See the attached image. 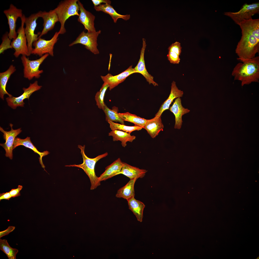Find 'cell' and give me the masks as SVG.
<instances>
[{
	"mask_svg": "<svg viewBox=\"0 0 259 259\" xmlns=\"http://www.w3.org/2000/svg\"><path fill=\"white\" fill-rule=\"evenodd\" d=\"M242 36L235 53L239 61L252 58L259 52V19L244 20L238 25Z\"/></svg>",
	"mask_w": 259,
	"mask_h": 259,
	"instance_id": "obj_1",
	"label": "cell"
},
{
	"mask_svg": "<svg viewBox=\"0 0 259 259\" xmlns=\"http://www.w3.org/2000/svg\"><path fill=\"white\" fill-rule=\"evenodd\" d=\"M234 68L232 75L240 81L242 86L252 82H259V56L240 61Z\"/></svg>",
	"mask_w": 259,
	"mask_h": 259,
	"instance_id": "obj_2",
	"label": "cell"
},
{
	"mask_svg": "<svg viewBox=\"0 0 259 259\" xmlns=\"http://www.w3.org/2000/svg\"><path fill=\"white\" fill-rule=\"evenodd\" d=\"M78 148L81 150V153L83 159V163L81 164L66 165L65 166L75 167L82 169L88 176L91 183V190H93L100 186V181L99 177L96 175L95 172V167L96 163L100 159L107 156L108 153L106 152L99 155L93 158H88L84 152L85 146L79 145Z\"/></svg>",
	"mask_w": 259,
	"mask_h": 259,
	"instance_id": "obj_3",
	"label": "cell"
},
{
	"mask_svg": "<svg viewBox=\"0 0 259 259\" xmlns=\"http://www.w3.org/2000/svg\"><path fill=\"white\" fill-rule=\"evenodd\" d=\"M78 0H67L61 2L53 10L56 13L59 22L61 24L58 32L59 34L66 32L65 27L66 21L70 17L75 15L79 16V6Z\"/></svg>",
	"mask_w": 259,
	"mask_h": 259,
	"instance_id": "obj_4",
	"label": "cell"
},
{
	"mask_svg": "<svg viewBox=\"0 0 259 259\" xmlns=\"http://www.w3.org/2000/svg\"><path fill=\"white\" fill-rule=\"evenodd\" d=\"M49 55L46 54L34 60H29L26 56L22 55L21 59L24 66V77L29 80L34 77L39 78L43 72V70H39L40 65Z\"/></svg>",
	"mask_w": 259,
	"mask_h": 259,
	"instance_id": "obj_5",
	"label": "cell"
},
{
	"mask_svg": "<svg viewBox=\"0 0 259 259\" xmlns=\"http://www.w3.org/2000/svg\"><path fill=\"white\" fill-rule=\"evenodd\" d=\"M259 13V3L257 2L249 4L246 3H244L238 12H224V14L230 17L235 24L238 25L244 20L252 18L253 16Z\"/></svg>",
	"mask_w": 259,
	"mask_h": 259,
	"instance_id": "obj_6",
	"label": "cell"
},
{
	"mask_svg": "<svg viewBox=\"0 0 259 259\" xmlns=\"http://www.w3.org/2000/svg\"><path fill=\"white\" fill-rule=\"evenodd\" d=\"M25 17L24 15L23 14L21 18V24L17 31L18 35L16 38L13 39L11 43L12 48L15 50L13 55L16 58L18 57L20 54L26 56L30 55L29 52L27 39L24 27Z\"/></svg>",
	"mask_w": 259,
	"mask_h": 259,
	"instance_id": "obj_7",
	"label": "cell"
},
{
	"mask_svg": "<svg viewBox=\"0 0 259 259\" xmlns=\"http://www.w3.org/2000/svg\"><path fill=\"white\" fill-rule=\"evenodd\" d=\"M101 32L100 30L91 32H85L84 31H82L69 46H71L76 44H81L84 46L87 49L94 54H98L99 52L97 48V38Z\"/></svg>",
	"mask_w": 259,
	"mask_h": 259,
	"instance_id": "obj_8",
	"label": "cell"
},
{
	"mask_svg": "<svg viewBox=\"0 0 259 259\" xmlns=\"http://www.w3.org/2000/svg\"><path fill=\"white\" fill-rule=\"evenodd\" d=\"M40 17V12L31 14L28 17L25 18L24 23L25 27L24 32L26 37L28 48L30 55L33 48L32 47L33 43L38 39V36L41 33L39 32L37 34L34 32L37 24L36 21Z\"/></svg>",
	"mask_w": 259,
	"mask_h": 259,
	"instance_id": "obj_9",
	"label": "cell"
},
{
	"mask_svg": "<svg viewBox=\"0 0 259 259\" xmlns=\"http://www.w3.org/2000/svg\"><path fill=\"white\" fill-rule=\"evenodd\" d=\"M59 35L58 32H56L52 38L49 40H46L41 38H39L33 43L34 48H33L31 54L37 55L41 57L47 53L52 56H53L54 47L58 39Z\"/></svg>",
	"mask_w": 259,
	"mask_h": 259,
	"instance_id": "obj_10",
	"label": "cell"
},
{
	"mask_svg": "<svg viewBox=\"0 0 259 259\" xmlns=\"http://www.w3.org/2000/svg\"><path fill=\"white\" fill-rule=\"evenodd\" d=\"M41 87V86L38 85L37 81L33 83H30L28 88H23L24 93L20 96L18 97L9 96L6 98L8 105L13 109H16L18 106L24 107V100L25 99L29 100V97L33 92L40 90Z\"/></svg>",
	"mask_w": 259,
	"mask_h": 259,
	"instance_id": "obj_11",
	"label": "cell"
},
{
	"mask_svg": "<svg viewBox=\"0 0 259 259\" xmlns=\"http://www.w3.org/2000/svg\"><path fill=\"white\" fill-rule=\"evenodd\" d=\"M3 12L8 20L9 29V37L11 40L15 39L17 36L16 30V22L18 18H21L23 16L22 11L21 9L17 8L13 4H11L9 8L4 10Z\"/></svg>",
	"mask_w": 259,
	"mask_h": 259,
	"instance_id": "obj_12",
	"label": "cell"
},
{
	"mask_svg": "<svg viewBox=\"0 0 259 259\" xmlns=\"http://www.w3.org/2000/svg\"><path fill=\"white\" fill-rule=\"evenodd\" d=\"M10 125L11 130L8 131L4 130L2 127H0V130L3 134V138L5 141L4 143L0 144V145L6 151V156L12 159L13 158V146L15 139L16 137L22 132V130L21 128L13 130L12 128L13 125L10 124Z\"/></svg>",
	"mask_w": 259,
	"mask_h": 259,
	"instance_id": "obj_13",
	"label": "cell"
},
{
	"mask_svg": "<svg viewBox=\"0 0 259 259\" xmlns=\"http://www.w3.org/2000/svg\"><path fill=\"white\" fill-rule=\"evenodd\" d=\"M132 66H130L125 71L117 75L113 76L108 73L105 76H101V78L104 82L108 85L109 89L111 90L124 81L129 76L136 73Z\"/></svg>",
	"mask_w": 259,
	"mask_h": 259,
	"instance_id": "obj_14",
	"label": "cell"
},
{
	"mask_svg": "<svg viewBox=\"0 0 259 259\" xmlns=\"http://www.w3.org/2000/svg\"><path fill=\"white\" fill-rule=\"evenodd\" d=\"M78 3L80 11L78 21L83 25L85 29L87 30L88 32L96 31L94 25L95 16L86 10L83 5L78 0Z\"/></svg>",
	"mask_w": 259,
	"mask_h": 259,
	"instance_id": "obj_15",
	"label": "cell"
},
{
	"mask_svg": "<svg viewBox=\"0 0 259 259\" xmlns=\"http://www.w3.org/2000/svg\"><path fill=\"white\" fill-rule=\"evenodd\" d=\"M39 12L40 17L43 20V28L38 36V39L53 29L56 23L59 21L57 15L53 10L48 12L41 11Z\"/></svg>",
	"mask_w": 259,
	"mask_h": 259,
	"instance_id": "obj_16",
	"label": "cell"
},
{
	"mask_svg": "<svg viewBox=\"0 0 259 259\" xmlns=\"http://www.w3.org/2000/svg\"><path fill=\"white\" fill-rule=\"evenodd\" d=\"M142 40V46L141 51L140 58L137 65L134 68L136 73L141 74L149 84H152L155 86H158V84L154 81L153 77L148 73L146 69L144 54L146 44L145 39L143 38Z\"/></svg>",
	"mask_w": 259,
	"mask_h": 259,
	"instance_id": "obj_17",
	"label": "cell"
},
{
	"mask_svg": "<svg viewBox=\"0 0 259 259\" xmlns=\"http://www.w3.org/2000/svg\"><path fill=\"white\" fill-rule=\"evenodd\" d=\"M170 111L174 115L175 117L174 128L179 129L181 127L182 121V116L184 114L189 112L190 110L185 108L182 106L180 97L177 98L173 104L170 108Z\"/></svg>",
	"mask_w": 259,
	"mask_h": 259,
	"instance_id": "obj_18",
	"label": "cell"
},
{
	"mask_svg": "<svg viewBox=\"0 0 259 259\" xmlns=\"http://www.w3.org/2000/svg\"><path fill=\"white\" fill-rule=\"evenodd\" d=\"M183 94V91L178 89L175 82L173 81L171 83V92L169 97L162 104L158 112L155 115V117L161 116L165 111L169 109L170 105L175 99L182 97Z\"/></svg>",
	"mask_w": 259,
	"mask_h": 259,
	"instance_id": "obj_19",
	"label": "cell"
},
{
	"mask_svg": "<svg viewBox=\"0 0 259 259\" xmlns=\"http://www.w3.org/2000/svg\"><path fill=\"white\" fill-rule=\"evenodd\" d=\"M161 116L154 117L153 118L147 120L143 128L146 130L153 138L157 136L164 128L161 119Z\"/></svg>",
	"mask_w": 259,
	"mask_h": 259,
	"instance_id": "obj_20",
	"label": "cell"
},
{
	"mask_svg": "<svg viewBox=\"0 0 259 259\" xmlns=\"http://www.w3.org/2000/svg\"><path fill=\"white\" fill-rule=\"evenodd\" d=\"M21 145L31 149L35 153L39 155V159L40 163L42 167L44 168L45 171H46L45 169V166L43 163L42 158L43 156L47 155L49 153L48 151H45L42 152H39L32 143L30 140V137H27L24 139H21L18 137L15 138L13 143V149H15L17 146Z\"/></svg>",
	"mask_w": 259,
	"mask_h": 259,
	"instance_id": "obj_21",
	"label": "cell"
},
{
	"mask_svg": "<svg viewBox=\"0 0 259 259\" xmlns=\"http://www.w3.org/2000/svg\"><path fill=\"white\" fill-rule=\"evenodd\" d=\"M147 171L145 169H140L122 162V167L119 174H123L129 177L130 180L137 179L144 177Z\"/></svg>",
	"mask_w": 259,
	"mask_h": 259,
	"instance_id": "obj_22",
	"label": "cell"
},
{
	"mask_svg": "<svg viewBox=\"0 0 259 259\" xmlns=\"http://www.w3.org/2000/svg\"><path fill=\"white\" fill-rule=\"evenodd\" d=\"M122 166V162L120 158H118L110 165L105 168L104 172L99 177L101 182L119 174Z\"/></svg>",
	"mask_w": 259,
	"mask_h": 259,
	"instance_id": "obj_23",
	"label": "cell"
},
{
	"mask_svg": "<svg viewBox=\"0 0 259 259\" xmlns=\"http://www.w3.org/2000/svg\"><path fill=\"white\" fill-rule=\"evenodd\" d=\"M94 9L97 11H101L109 14L111 17L114 23H116L119 18L125 20L129 19L130 18L129 14L122 15L118 13L110 4H105L94 6Z\"/></svg>",
	"mask_w": 259,
	"mask_h": 259,
	"instance_id": "obj_24",
	"label": "cell"
},
{
	"mask_svg": "<svg viewBox=\"0 0 259 259\" xmlns=\"http://www.w3.org/2000/svg\"><path fill=\"white\" fill-rule=\"evenodd\" d=\"M137 179H134L130 180L125 185L118 190L116 195V197L119 198H123L127 201L134 197V184Z\"/></svg>",
	"mask_w": 259,
	"mask_h": 259,
	"instance_id": "obj_25",
	"label": "cell"
},
{
	"mask_svg": "<svg viewBox=\"0 0 259 259\" xmlns=\"http://www.w3.org/2000/svg\"><path fill=\"white\" fill-rule=\"evenodd\" d=\"M16 70L15 67L12 65L6 71L0 73V97L3 100L4 96L5 94H7L9 97L12 96L7 92L6 89V87L11 75Z\"/></svg>",
	"mask_w": 259,
	"mask_h": 259,
	"instance_id": "obj_26",
	"label": "cell"
},
{
	"mask_svg": "<svg viewBox=\"0 0 259 259\" xmlns=\"http://www.w3.org/2000/svg\"><path fill=\"white\" fill-rule=\"evenodd\" d=\"M108 135L112 136L113 141H120L121 142L122 147H125L127 142H132L136 138L134 135H132L130 133L118 130H112L109 133Z\"/></svg>",
	"mask_w": 259,
	"mask_h": 259,
	"instance_id": "obj_27",
	"label": "cell"
},
{
	"mask_svg": "<svg viewBox=\"0 0 259 259\" xmlns=\"http://www.w3.org/2000/svg\"><path fill=\"white\" fill-rule=\"evenodd\" d=\"M129 208L136 217L137 220L141 222L142 221L143 211L145 205L142 202L133 197L127 201Z\"/></svg>",
	"mask_w": 259,
	"mask_h": 259,
	"instance_id": "obj_28",
	"label": "cell"
},
{
	"mask_svg": "<svg viewBox=\"0 0 259 259\" xmlns=\"http://www.w3.org/2000/svg\"><path fill=\"white\" fill-rule=\"evenodd\" d=\"M119 116L124 121L134 124L135 125L138 126L143 128L147 120L141 118L136 115L127 112L118 113Z\"/></svg>",
	"mask_w": 259,
	"mask_h": 259,
	"instance_id": "obj_29",
	"label": "cell"
},
{
	"mask_svg": "<svg viewBox=\"0 0 259 259\" xmlns=\"http://www.w3.org/2000/svg\"><path fill=\"white\" fill-rule=\"evenodd\" d=\"M0 249L5 253L9 259H16L18 250L11 247L5 239H0Z\"/></svg>",
	"mask_w": 259,
	"mask_h": 259,
	"instance_id": "obj_30",
	"label": "cell"
},
{
	"mask_svg": "<svg viewBox=\"0 0 259 259\" xmlns=\"http://www.w3.org/2000/svg\"><path fill=\"white\" fill-rule=\"evenodd\" d=\"M102 110L105 114L106 120L107 122H118L122 124H124V121L119 116L117 111L110 109L105 104Z\"/></svg>",
	"mask_w": 259,
	"mask_h": 259,
	"instance_id": "obj_31",
	"label": "cell"
},
{
	"mask_svg": "<svg viewBox=\"0 0 259 259\" xmlns=\"http://www.w3.org/2000/svg\"><path fill=\"white\" fill-rule=\"evenodd\" d=\"M107 122L109 124L110 127L112 130H118L130 134L134 131L140 130L142 128V127L137 125L130 126L110 121Z\"/></svg>",
	"mask_w": 259,
	"mask_h": 259,
	"instance_id": "obj_32",
	"label": "cell"
},
{
	"mask_svg": "<svg viewBox=\"0 0 259 259\" xmlns=\"http://www.w3.org/2000/svg\"><path fill=\"white\" fill-rule=\"evenodd\" d=\"M109 86L107 83L104 82L100 90L97 92L95 95V98L96 105L100 109L102 110L105 104L104 102V97Z\"/></svg>",
	"mask_w": 259,
	"mask_h": 259,
	"instance_id": "obj_33",
	"label": "cell"
},
{
	"mask_svg": "<svg viewBox=\"0 0 259 259\" xmlns=\"http://www.w3.org/2000/svg\"><path fill=\"white\" fill-rule=\"evenodd\" d=\"M8 33L7 32H6L2 37V41L0 46V54L8 49L13 48L11 44V40L8 36Z\"/></svg>",
	"mask_w": 259,
	"mask_h": 259,
	"instance_id": "obj_34",
	"label": "cell"
},
{
	"mask_svg": "<svg viewBox=\"0 0 259 259\" xmlns=\"http://www.w3.org/2000/svg\"><path fill=\"white\" fill-rule=\"evenodd\" d=\"M167 57L168 60L171 63L178 64L180 62L179 55L175 52L169 51Z\"/></svg>",
	"mask_w": 259,
	"mask_h": 259,
	"instance_id": "obj_35",
	"label": "cell"
},
{
	"mask_svg": "<svg viewBox=\"0 0 259 259\" xmlns=\"http://www.w3.org/2000/svg\"><path fill=\"white\" fill-rule=\"evenodd\" d=\"M182 48L180 43L176 41L172 43L168 49L169 51L175 52L179 56L181 52Z\"/></svg>",
	"mask_w": 259,
	"mask_h": 259,
	"instance_id": "obj_36",
	"label": "cell"
},
{
	"mask_svg": "<svg viewBox=\"0 0 259 259\" xmlns=\"http://www.w3.org/2000/svg\"><path fill=\"white\" fill-rule=\"evenodd\" d=\"M23 188L22 186L19 185L16 188L12 189L9 192L12 197L14 198L20 195V191Z\"/></svg>",
	"mask_w": 259,
	"mask_h": 259,
	"instance_id": "obj_37",
	"label": "cell"
},
{
	"mask_svg": "<svg viewBox=\"0 0 259 259\" xmlns=\"http://www.w3.org/2000/svg\"><path fill=\"white\" fill-rule=\"evenodd\" d=\"M15 226H9L6 230L0 232V238L4 236L8 235L10 233L13 231L15 229Z\"/></svg>",
	"mask_w": 259,
	"mask_h": 259,
	"instance_id": "obj_38",
	"label": "cell"
},
{
	"mask_svg": "<svg viewBox=\"0 0 259 259\" xmlns=\"http://www.w3.org/2000/svg\"><path fill=\"white\" fill-rule=\"evenodd\" d=\"M92 1L94 5V6H98L102 3L111 4V1L109 0H92Z\"/></svg>",
	"mask_w": 259,
	"mask_h": 259,
	"instance_id": "obj_39",
	"label": "cell"
},
{
	"mask_svg": "<svg viewBox=\"0 0 259 259\" xmlns=\"http://www.w3.org/2000/svg\"><path fill=\"white\" fill-rule=\"evenodd\" d=\"M12 197L9 192L0 194V201L3 199L9 200Z\"/></svg>",
	"mask_w": 259,
	"mask_h": 259,
	"instance_id": "obj_40",
	"label": "cell"
}]
</instances>
